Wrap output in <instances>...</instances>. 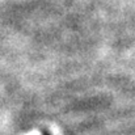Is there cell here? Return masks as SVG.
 I'll return each mask as SVG.
<instances>
[{
	"label": "cell",
	"instance_id": "cell-1",
	"mask_svg": "<svg viewBox=\"0 0 135 135\" xmlns=\"http://www.w3.org/2000/svg\"><path fill=\"white\" fill-rule=\"evenodd\" d=\"M44 135H50V134H49V133H45V134H44Z\"/></svg>",
	"mask_w": 135,
	"mask_h": 135
}]
</instances>
